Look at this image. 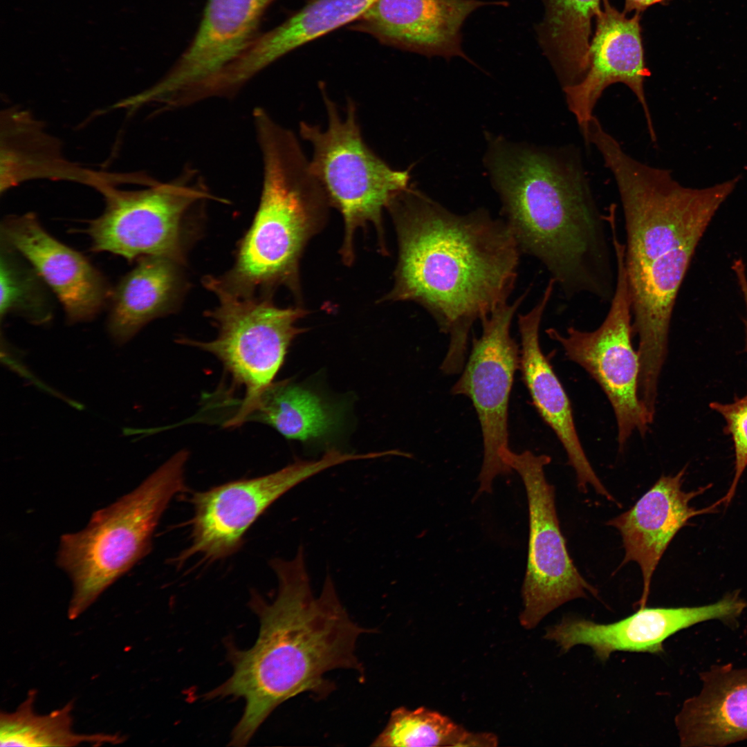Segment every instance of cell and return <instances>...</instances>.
Here are the masks:
<instances>
[{"label":"cell","instance_id":"obj_5","mask_svg":"<svg viewBox=\"0 0 747 747\" xmlns=\"http://www.w3.org/2000/svg\"><path fill=\"white\" fill-rule=\"evenodd\" d=\"M263 163L262 190L250 228L220 282L243 295L298 289L300 256L320 228L329 202L293 132L263 108L252 112Z\"/></svg>","mask_w":747,"mask_h":747},{"label":"cell","instance_id":"obj_26","mask_svg":"<svg viewBox=\"0 0 747 747\" xmlns=\"http://www.w3.org/2000/svg\"><path fill=\"white\" fill-rule=\"evenodd\" d=\"M249 421L264 423L287 439L302 441L325 437L339 421L318 395L289 380L273 382L264 391Z\"/></svg>","mask_w":747,"mask_h":747},{"label":"cell","instance_id":"obj_1","mask_svg":"<svg viewBox=\"0 0 747 747\" xmlns=\"http://www.w3.org/2000/svg\"><path fill=\"white\" fill-rule=\"evenodd\" d=\"M387 208L398 259L385 299L422 306L450 338L441 371L461 373L473 324L507 304L515 288L522 254L515 237L486 210L457 214L411 186Z\"/></svg>","mask_w":747,"mask_h":747},{"label":"cell","instance_id":"obj_18","mask_svg":"<svg viewBox=\"0 0 747 747\" xmlns=\"http://www.w3.org/2000/svg\"><path fill=\"white\" fill-rule=\"evenodd\" d=\"M482 0H376L350 26L380 43L427 57L470 60L462 28Z\"/></svg>","mask_w":747,"mask_h":747},{"label":"cell","instance_id":"obj_17","mask_svg":"<svg viewBox=\"0 0 747 747\" xmlns=\"http://www.w3.org/2000/svg\"><path fill=\"white\" fill-rule=\"evenodd\" d=\"M1 239L36 269L62 305L71 324L93 320L108 304L112 288L81 253L47 232L33 213L9 216Z\"/></svg>","mask_w":747,"mask_h":747},{"label":"cell","instance_id":"obj_28","mask_svg":"<svg viewBox=\"0 0 747 747\" xmlns=\"http://www.w3.org/2000/svg\"><path fill=\"white\" fill-rule=\"evenodd\" d=\"M497 738L472 733L441 714L421 707L394 710L387 726L371 746H491Z\"/></svg>","mask_w":747,"mask_h":747},{"label":"cell","instance_id":"obj_12","mask_svg":"<svg viewBox=\"0 0 747 747\" xmlns=\"http://www.w3.org/2000/svg\"><path fill=\"white\" fill-rule=\"evenodd\" d=\"M524 293L480 320L481 334L474 338L461 375L451 389L453 395L472 402L481 427L483 457L478 494L491 493L499 475L512 470L501 458L508 445V407L515 375L519 370L520 347L512 337L511 323L525 299Z\"/></svg>","mask_w":747,"mask_h":747},{"label":"cell","instance_id":"obj_19","mask_svg":"<svg viewBox=\"0 0 747 747\" xmlns=\"http://www.w3.org/2000/svg\"><path fill=\"white\" fill-rule=\"evenodd\" d=\"M555 283L551 278L537 304L527 313L519 314L520 335L519 371L537 412L555 433L564 449L569 464L574 469L578 488L587 492L591 485L610 501L607 491L591 465L579 439L569 398L540 344V327L552 297Z\"/></svg>","mask_w":747,"mask_h":747},{"label":"cell","instance_id":"obj_32","mask_svg":"<svg viewBox=\"0 0 747 747\" xmlns=\"http://www.w3.org/2000/svg\"><path fill=\"white\" fill-rule=\"evenodd\" d=\"M666 1L667 0H625L623 12L627 14L634 10L641 13L652 5Z\"/></svg>","mask_w":747,"mask_h":747},{"label":"cell","instance_id":"obj_31","mask_svg":"<svg viewBox=\"0 0 747 747\" xmlns=\"http://www.w3.org/2000/svg\"><path fill=\"white\" fill-rule=\"evenodd\" d=\"M732 269L735 272V275L737 277L738 284H739L740 290H741V291L742 293V295H743L745 306H746V319L744 320V324H745V328H746V347H745V349H746V351H747V275H746V267H745V264L744 263V261L741 259H737L734 260V261L732 263Z\"/></svg>","mask_w":747,"mask_h":747},{"label":"cell","instance_id":"obj_11","mask_svg":"<svg viewBox=\"0 0 747 747\" xmlns=\"http://www.w3.org/2000/svg\"><path fill=\"white\" fill-rule=\"evenodd\" d=\"M501 457L520 476L527 495L528 550L519 620L531 629L562 605L586 598L587 593L597 597L598 592L581 575L567 551L556 513L555 488L544 474L551 458L529 450L517 453L510 448Z\"/></svg>","mask_w":747,"mask_h":747},{"label":"cell","instance_id":"obj_29","mask_svg":"<svg viewBox=\"0 0 747 747\" xmlns=\"http://www.w3.org/2000/svg\"><path fill=\"white\" fill-rule=\"evenodd\" d=\"M46 286L32 264L1 239V317L16 314L34 324L48 322L53 306Z\"/></svg>","mask_w":747,"mask_h":747},{"label":"cell","instance_id":"obj_6","mask_svg":"<svg viewBox=\"0 0 747 747\" xmlns=\"http://www.w3.org/2000/svg\"><path fill=\"white\" fill-rule=\"evenodd\" d=\"M186 450L172 455L142 483L96 510L82 531L60 537L57 565L73 584L68 616L74 620L145 557L172 499L185 488Z\"/></svg>","mask_w":747,"mask_h":747},{"label":"cell","instance_id":"obj_14","mask_svg":"<svg viewBox=\"0 0 747 747\" xmlns=\"http://www.w3.org/2000/svg\"><path fill=\"white\" fill-rule=\"evenodd\" d=\"M746 607V601L734 592L702 606L640 607L632 615L609 624L566 616L548 628L544 638L556 643L564 653L575 645H587L602 661L617 651L658 654L664 652V641L681 629L710 620L735 625Z\"/></svg>","mask_w":747,"mask_h":747},{"label":"cell","instance_id":"obj_10","mask_svg":"<svg viewBox=\"0 0 747 747\" xmlns=\"http://www.w3.org/2000/svg\"><path fill=\"white\" fill-rule=\"evenodd\" d=\"M616 280L607 314L595 330L573 326L564 334L554 328L546 330L562 347L566 357L583 368L600 385L614 412L619 450L632 434L645 436L652 423L638 395L640 358L632 343L631 302L624 261L625 246L613 234Z\"/></svg>","mask_w":747,"mask_h":747},{"label":"cell","instance_id":"obj_2","mask_svg":"<svg viewBox=\"0 0 747 747\" xmlns=\"http://www.w3.org/2000/svg\"><path fill=\"white\" fill-rule=\"evenodd\" d=\"M279 582L268 603L254 593L250 608L259 620L257 638L246 650L229 647L232 675L208 692V699L232 697L245 701L230 744L246 745L280 704L302 692L323 697L334 688L324 676L335 669L363 672L356 656L358 637L371 632L358 626L341 603L328 575L315 596L304 553L299 546L290 560L274 559Z\"/></svg>","mask_w":747,"mask_h":747},{"label":"cell","instance_id":"obj_8","mask_svg":"<svg viewBox=\"0 0 747 747\" xmlns=\"http://www.w3.org/2000/svg\"><path fill=\"white\" fill-rule=\"evenodd\" d=\"M203 282L218 299L217 306L205 312L217 329L216 337L205 342L181 338L178 342L214 356L233 384L244 388L239 408L225 423L228 427L241 426L273 382L293 340L305 331L297 322L307 311L299 307L279 308L270 295L237 293L216 277H205Z\"/></svg>","mask_w":747,"mask_h":747},{"label":"cell","instance_id":"obj_30","mask_svg":"<svg viewBox=\"0 0 747 747\" xmlns=\"http://www.w3.org/2000/svg\"><path fill=\"white\" fill-rule=\"evenodd\" d=\"M710 407L721 414L726 421L724 433L732 436L735 452V475L723 499L728 504L732 499L739 481L747 467V394L736 398L730 404L710 403Z\"/></svg>","mask_w":747,"mask_h":747},{"label":"cell","instance_id":"obj_20","mask_svg":"<svg viewBox=\"0 0 747 747\" xmlns=\"http://www.w3.org/2000/svg\"><path fill=\"white\" fill-rule=\"evenodd\" d=\"M686 467L675 475L661 476L628 510L607 521L622 539L625 557L620 567L636 562L643 575V593L638 605L645 607L654 572L669 544L688 520L713 513L723 499L705 508L690 506L708 487L690 492L682 489Z\"/></svg>","mask_w":747,"mask_h":747},{"label":"cell","instance_id":"obj_9","mask_svg":"<svg viewBox=\"0 0 747 747\" xmlns=\"http://www.w3.org/2000/svg\"><path fill=\"white\" fill-rule=\"evenodd\" d=\"M199 177L187 168L169 182H157L144 190L101 188L104 212L86 230L92 250L128 261L163 256L183 265L192 213L200 203L214 198Z\"/></svg>","mask_w":747,"mask_h":747},{"label":"cell","instance_id":"obj_3","mask_svg":"<svg viewBox=\"0 0 747 747\" xmlns=\"http://www.w3.org/2000/svg\"><path fill=\"white\" fill-rule=\"evenodd\" d=\"M486 163L522 253L539 260L568 299L611 301L616 269L606 215L573 157L500 138Z\"/></svg>","mask_w":747,"mask_h":747},{"label":"cell","instance_id":"obj_25","mask_svg":"<svg viewBox=\"0 0 747 747\" xmlns=\"http://www.w3.org/2000/svg\"><path fill=\"white\" fill-rule=\"evenodd\" d=\"M603 1L544 0L537 39L563 89L580 82L589 69L591 21Z\"/></svg>","mask_w":747,"mask_h":747},{"label":"cell","instance_id":"obj_22","mask_svg":"<svg viewBox=\"0 0 747 747\" xmlns=\"http://www.w3.org/2000/svg\"><path fill=\"white\" fill-rule=\"evenodd\" d=\"M699 676L701 691L675 717L681 745L723 746L747 739V668L714 665Z\"/></svg>","mask_w":747,"mask_h":747},{"label":"cell","instance_id":"obj_7","mask_svg":"<svg viewBox=\"0 0 747 747\" xmlns=\"http://www.w3.org/2000/svg\"><path fill=\"white\" fill-rule=\"evenodd\" d=\"M327 114L325 129L301 122V137L310 142L311 172L323 188L329 204L342 214L344 236L340 253L347 264L354 259L356 231L371 223L385 250L382 212L390 200L409 186V169H393L364 141L355 102L347 100L345 118L340 115L326 89L320 88Z\"/></svg>","mask_w":747,"mask_h":747},{"label":"cell","instance_id":"obj_24","mask_svg":"<svg viewBox=\"0 0 747 747\" xmlns=\"http://www.w3.org/2000/svg\"><path fill=\"white\" fill-rule=\"evenodd\" d=\"M375 1L311 0L277 27L260 33L237 59L235 68L252 80L290 52L353 23Z\"/></svg>","mask_w":747,"mask_h":747},{"label":"cell","instance_id":"obj_27","mask_svg":"<svg viewBox=\"0 0 747 747\" xmlns=\"http://www.w3.org/2000/svg\"><path fill=\"white\" fill-rule=\"evenodd\" d=\"M36 695L35 690H30L15 712H1V746H76L84 744L95 746L118 744L125 740L117 734L75 733L73 730L72 701L49 714H37L34 709Z\"/></svg>","mask_w":747,"mask_h":747},{"label":"cell","instance_id":"obj_15","mask_svg":"<svg viewBox=\"0 0 747 747\" xmlns=\"http://www.w3.org/2000/svg\"><path fill=\"white\" fill-rule=\"evenodd\" d=\"M276 0H208L187 48L167 73L140 93L142 101L163 107L215 75L259 35L261 19Z\"/></svg>","mask_w":747,"mask_h":747},{"label":"cell","instance_id":"obj_13","mask_svg":"<svg viewBox=\"0 0 747 747\" xmlns=\"http://www.w3.org/2000/svg\"><path fill=\"white\" fill-rule=\"evenodd\" d=\"M358 458L357 454L331 450L317 460H297L269 474L194 493L192 543L178 560L196 554L216 560L233 554L251 525L286 492L326 469Z\"/></svg>","mask_w":747,"mask_h":747},{"label":"cell","instance_id":"obj_21","mask_svg":"<svg viewBox=\"0 0 747 747\" xmlns=\"http://www.w3.org/2000/svg\"><path fill=\"white\" fill-rule=\"evenodd\" d=\"M1 120V193L36 178L73 181L98 191L121 183V173L93 171L65 159L57 140L27 111L6 109Z\"/></svg>","mask_w":747,"mask_h":747},{"label":"cell","instance_id":"obj_4","mask_svg":"<svg viewBox=\"0 0 747 747\" xmlns=\"http://www.w3.org/2000/svg\"><path fill=\"white\" fill-rule=\"evenodd\" d=\"M738 180L688 188L669 171L645 166L618 181L626 237L624 261L637 325L654 331L670 326L695 249Z\"/></svg>","mask_w":747,"mask_h":747},{"label":"cell","instance_id":"obj_23","mask_svg":"<svg viewBox=\"0 0 747 747\" xmlns=\"http://www.w3.org/2000/svg\"><path fill=\"white\" fill-rule=\"evenodd\" d=\"M183 264L163 256L137 259L112 288L107 328L118 345L130 340L151 321L176 311L187 288Z\"/></svg>","mask_w":747,"mask_h":747},{"label":"cell","instance_id":"obj_16","mask_svg":"<svg viewBox=\"0 0 747 747\" xmlns=\"http://www.w3.org/2000/svg\"><path fill=\"white\" fill-rule=\"evenodd\" d=\"M596 16V27L590 43L589 66L578 83L564 88L570 111L584 136L593 116V109L605 89L617 82L627 85L640 102L653 142L656 133L644 91L650 75L644 60L640 25V13L627 18L608 0Z\"/></svg>","mask_w":747,"mask_h":747}]
</instances>
